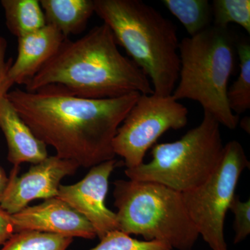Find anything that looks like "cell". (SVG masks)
I'll return each mask as SVG.
<instances>
[{
    "label": "cell",
    "instance_id": "20",
    "mask_svg": "<svg viewBox=\"0 0 250 250\" xmlns=\"http://www.w3.org/2000/svg\"><path fill=\"white\" fill-rule=\"evenodd\" d=\"M90 250H173L168 245L158 241H139L120 230L111 231Z\"/></svg>",
    "mask_w": 250,
    "mask_h": 250
},
{
    "label": "cell",
    "instance_id": "23",
    "mask_svg": "<svg viewBox=\"0 0 250 250\" xmlns=\"http://www.w3.org/2000/svg\"><path fill=\"white\" fill-rule=\"evenodd\" d=\"M15 233L11 215L0 208V246L4 245Z\"/></svg>",
    "mask_w": 250,
    "mask_h": 250
},
{
    "label": "cell",
    "instance_id": "22",
    "mask_svg": "<svg viewBox=\"0 0 250 250\" xmlns=\"http://www.w3.org/2000/svg\"><path fill=\"white\" fill-rule=\"evenodd\" d=\"M7 41L2 36H0V98L9 91L12 85L8 79V71L12 64V59L6 61Z\"/></svg>",
    "mask_w": 250,
    "mask_h": 250
},
{
    "label": "cell",
    "instance_id": "16",
    "mask_svg": "<svg viewBox=\"0 0 250 250\" xmlns=\"http://www.w3.org/2000/svg\"><path fill=\"white\" fill-rule=\"evenodd\" d=\"M163 4L194 36L213 24L211 3L208 0H163Z\"/></svg>",
    "mask_w": 250,
    "mask_h": 250
},
{
    "label": "cell",
    "instance_id": "1",
    "mask_svg": "<svg viewBox=\"0 0 250 250\" xmlns=\"http://www.w3.org/2000/svg\"><path fill=\"white\" fill-rule=\"evenodd\" d=\"M88 99L69 93L58 85L34 92L16 88L6 98L32 132L56 156L92 167L114 159L113 141L140 95Z\"/></svg>",
    "mask_w": 250,
    "mask_h": 250
},
{
    "label": "cell",
    "instance_id": "18",
    "mask_svg": "<svg viewBox=\"0 0 250 250\" xmlns=\"http://www.w3.org/2000/svg\"><path fill=\"white\" fill-rule=\"evenodd\" d=\"M73 238L36 231L15 233L0 250H67Z\"/></svg>",
    "mask_w": 250,
    "mask_h": 250
},
{
    "label": "cell",
    "instance_id": "5",
    "mask_svg": "<svg viewBox=\"0 0 250 250\" xmlns=\"http://www.w3.org/2000/svg\"><path fill=\"white\" fill-rule=\"evenodd\" d=\"M114 205L120 231L172 250H192L200 235L188 213L182 192L146 181L117 180Z\"/></svg>",
    "mask_w": 250,
    "mask_h": 250
},
{
    "label": "cell",
    "instance_id": "3",
    "mask_svg": "<svg viewBox=\"0 0 250 250\" xmlns=\"http://www.w3.org/2000/svg\"><path fill=\"white\" fill-rule=\"evenodd\" d=\"M94 4L95 14L111 29L118 45L151 80L154 94L172 95L180 69L173 23L139 0H94Z\"/></svg>",
    "mask_w": 250,
    "mask_h": 250
},
{
    "label": "cell",
    "instance_id": "13",
    "mask_svg": "<svg viewBox=\"0 0 250 250\" xmlns=\"http://www.w3.org/2000/svg\"><path fill=\"white\" fill-rule=\"evenodd\" d=\"M0 129L7 143L8 160L15 167L38 164L48 156L47 146L23 121L6 95L0 98Z\"/></svg>",
    "mask_w": 250,
    "mask_h": 250
},
{
    "label": "cell",
    "instance_id": "12",
    "mask_svg": "<svg viewBox=\"0 0 250 250\" xmlns=\"http://www.w3.org/2000/svg\"><path fill=\"white\" fill-rule=\"evenodd\" d=\"M65 40L60 31L48 24L18 38L17 58L7 75L11 85H25L54 57Z\"/></svg>",
    "mask_w": 250,
    "mask_h": 250
},
{
    "label": "cell",
    "instance_id": "24",
    "mask_svg": "<svg viewBox=\"0 0 250 250\" xmlns=\"http://www.w3.org/2000/svg\"><path fill=\"white\" fill-rule=\"evenodd\" d=\"M8 182H9V177H6L4 170L0 167V202L7 187Z\"/></svg>",
    "mask_w": 250,
    "mask_h": 250
},
{
    "label": "cell",
    "instance_id": "8",
    "mask_svg": "<svg viewBox=\"0 0 250 250\" xmlns=\"http://www.w3.org/2000/svg\"><path fill=\"white\" fill-rule=\"evenodd\" d=\"M188 116V108L172 95L141 94L117 131L113 152L124 159L126 168L137 167L164 133L187 125Z\"/></svg>",
    "mask_w": 250,
    "mask_h": 250
},
{
    "label": "cell",
    "instance_id": "9",
    "mask_svg": "<svg viewBox=\"0 0 250 250\" xmlns=\"http://www.w3.org/2000/svg\"><path fill=\"white\" fill-rule=\"evenodd\" d=\"M79 167L76 163L56 155L32 164L29 170L20 177L19 167L14 166L0 208L14 215L28 207L33 200L57 197L62 179L75 174Z\"/></svg>",
    "mask_w": 250,
    "mask_h": 250
},
{
    "label": "cell",
    "instance_id": "6",
    "mask_svg": "<svg viewBox=\"0 0 250 250\" xmlns=\"http://www.w3.org/2000/svg\"><path fill=\"white\" fill-rule=\"evenodd\" d=\"M224 146L220 125L204 112L200 124L182 139L153 146L152 160L125 171L131 180L163 184L183 192L205 183L222 160Z\"/></svg>",
    "mask_w": 250,
    "mask_h": 250
},
{
    "label": "cell",
    "instance_id": "17",
    "mask_svg": "<svg viewBox=\"0 0 250 250\" xmlns=\"http://www.w3.org/2000/svg\"><path fill=\"white\" fill-rule=\"evenodd\" d=\"M239 59V75L228 90L229 106L234 114L239 116L250 108V42L243 39L236 42Z\"/></svg>",
    "mask_w": 250,
    "mask_h": 250
},
{
    "label": "cell",
    "instance_id": "7",
    "mask_svg": "<svg viewBox=\"0 0 250 250\" xmlns=\"http://www.w3.org/2000/svg\"><path fill=\"white\" fill-rule=\"evenodd\" d=\"M246 168H250V161L243 146L238 141H229L209 178L197 188L182 193L189 216L211 250H229L224 234L225 218Z\"/></svg>",
    "mask_w": 250,
    "mask_h": 250
},
{
    "label": "cell",
    "instance_id": "10",
    "mask_svg": "<svg viewBox=\"0 0 250 250\" xmlns=\"http://www.w3.org/2000/svg\"><path fill=\"white\" fill-rule=\"evenodd\" d=\"M115 159L90 167L84 178L72 185L59 187L57 197L66 202L90 224L102 239L111 231L119 230L116 213L105 205L110 176L116 167Z\"/></svg>",
    "mask_w": 250,
    "mask_h": 250
},
{
    "label": "cell",
    "instance_id": "25",
    "mask_svg": "<svg viewBox=\"0 0 250 250\" xmlns=\"http://www.w3.org/2000/svg\"><path fill=\"white\" fill-rule=\"evenodd\" d=\"M241 127L246 130L247 132L250 133V118H246L241 121Z\"/></svg>",
    "mask_w": 250,
    "mask_h": 250
},
{
    "label": "cell",
    "instance_id": "11",
    "mask_svg": "<svg viewBox=\"0 0 250 250\" xmlns=\"http://www.w3.org/2000/svg\"><path fill=\"white\" fill-rule=\"evenodd\" d=\"M14 232L36 231L61 236L93 239L97 237L91 224L59 197L47 199L39 205L23 208L11 215Z\"/></svg>",
    "mask_w": 250,
    "mask_h": 250
},
{
    "label": "cell",
    "instance_id": "21",
    "mask_svg": "<svg viewBox=\"0 0 250 250\" xmlns=\"http://www.w3.org/2000/svg\"><path fill=\"white\" fill-rule=\"evenodd\" d=\"M229 209L234 214L233 229L235 236L233 243H241L250 233V200L242 202L239 197L235 195L230 204Z\"/></svg>",
    "mask_w": 250,
    "mask_h": 250
},
{
    "label": "cell",
    "instance_id": "4",
    "mask_svg": "<svg viewBox=\"0 0 250 250\" xmlns=\"http://www.w3.org/2000/svg\"><path fill=\"white\" fill-rule=\"evenodd\" d=\"M236 42L229 28L212 24L179 42L180 69L172 97L197 102L220 125L235 129L239 116L229 106L228 82L234 67Z\"/></svg>",
    "mask_w": 250,
    "mask_h": 250
},
{
    "label": "cell",
    "instance_id": "15",
    "mask_svg": "<svg viewBox=\"0 0 250 250\" xmlns=\"http://www.w3.org/2000/svg\"><path fill=\"white\" fill-rule=\"evenodd\" d=\"M6 24L16 37L30 34L46 25L45 16L38 0H1Z\"/></svg>",
    "mask_w": 250,
    "mask_h": 250
},
{
    "label": "cell",
    "instance_id": "2",
    "mask_svg": "<svg viewBox=\"0 0 250 250\" xmlns=\"http://www.w3.org/2000/svg\"><path fill=\"white\" fill-rule=\"evenodd\" d=\"M48 85H58L72 95L88 99L154 93L148 77L121 54L104 23L77 40L65 39L54 57L26 83L25 90L34 92Z\"/></svg>",
    "mask_w": 250,
    "mask_h": 250
},
{
    "label": "cell",
    "instance_id": "19",
    "mask_svg": "<svg viewBox=\"0 0 250 250\" xmlns=\"http://www.w3.org/2000/svg\"><path fill=\"white\" fill-rule=\"evenodd\" d=\"M211 8L213 25L228 28L234 23L250 34V0H214Z\"/></svg>",
    "mask_w": 250,
    "mask_h": 250
},
{
    "label": "cell",
    "instance_id": "14",
    "mask_svg": "<svg viewBox=\"0 0 250 250\" xmlns=\"http://www.w3.org/2000/svg\"><path fill=\"white\" fill-rule=\"evenodd\" d=\"M46 24L55 27L65 39L82 33L95 13L94 0H41Z\"/></svg>",
    "mask_w": 250,
    "mask_h": 250
}]
</instances>
